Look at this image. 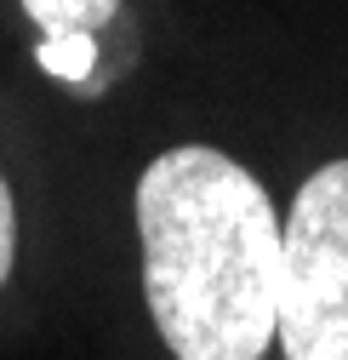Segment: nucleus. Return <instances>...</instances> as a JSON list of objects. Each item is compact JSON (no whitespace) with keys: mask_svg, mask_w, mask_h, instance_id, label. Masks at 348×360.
<instances>
[{"mask_svg":"<svg viewBox=\"0 0 348 360\" xmlns=\"http://www.w3.org/2000/svg\"><path fill=\"white\" fill-rule=\"evenodd\" d=\"M143 303L171 360H263L280 338L286 217L234 155L160 149L138 177Z\"/></svg>","mask_w":348,"mask_h":360,"instance_id":"nucleus-1","label":"nucleus"},{"mask_svg":"<svg viewBox=\"0 0 348 360\" xmlns=\"http://www.w3.org/2000/svg\"><path fill=\"white\" fill-rule=\"evenodd\" d=\"M280 354L348 360V155L297 184L280 252Z\"/></svg>","mask_w":348,"mask_h":360,"instance_id":"nucleus-2","label":"nucleus"},{"mask_svg":"<svg viewBox=\"0 0 348 360\" xmlns=\"http://www.w3.org/2000/svg\"><path fill=\"white\" fill-rule=\"evenodd\" d=\"M126 0H23L29 23L40 29V58L46 69L69 86H103L98 58H103V34L120 23Z\"/></svg>","mask_w":348,"mask_h":360,"instance_id":"nucleus-3","label":"nucleus"},{"mask_svg":"<svg viewBox=\"0 0 348 360\" xmlns=\"http://www.w3.org/2000/svg\"><path fill=\"white\" fill-rule=\"evenodd\" d=\"M12 263H18V200L12 184L0 177V286L12 281Z\"/></svg>","mask_w":348,"mask_h":360,"instance_id":"nucleus-4","label":"nucleus"}]
</instances>
